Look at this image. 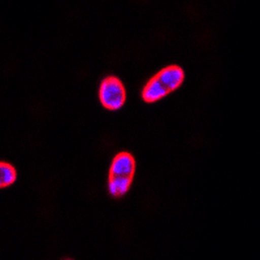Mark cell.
<instances>
[{"mask_svg":"<svg viewBox=\"0 0 260 260\" xmlns=\"http://www.w3.org/2000/svg\"><path fill=\"white\" fill-rule=\"evenodd\" d=\"M185 78V72L178 65H169L161 69L146 83L142 91V96L146 102L160 101L161 98L167 96L171 91L176 90Z\"/></svg>","mask_w":260,"mask_h":260,"instance_id":"obj_1","label":"cell"},{"mask_svg":"<svg viewBox=\"0 0 260 260\" xmlns=\"http://www.w3.org/2000/svg\"><path fill=\"white\" fill-rule=\"evenodd\" d=\"M99 99L108 110L115 111L121 108L126 101V91L121 81L115 76L104 78L99 87Z\"/></svg>","mask_w":260,"mask_h":260,"instance_id":"obj_2","label":"cell"},{"mask_svg":"<svg viewBox=\"0 0 260 260\" xmlns=\"http://www.w3.org/2000/svg\"><path fill=\"white\" fill-rule=\"evenodd\" d=\"M136 172V160L127 152H121L112 160L110 168V177L133 178Z\"/></svg>","mask_w":260,"mask_h":260,"instance_id":"obj_3","label":"cell"},{"mask_svg":"<svg viewBox=\"0 0 260 260\" xmlns=\"http://www.w3.org/2000/svg\"><path fill=\"white\" fill-rule=\"evenodd\" d=\"M133 182V178H117L110 177L108 178V190L110 194L113 197H121L129 190L130 185Z\"/></svg>","mask_w":260,"mask_h":260,"instance_id":"obj_4","label":"cell"},{"mask_svg":"<svg viewBox=\"0 0 260 260\" xmlns=\"http://www.w3.org/2000/svg\"><path fill=\"white\" fill-rule=\"evenodd\" d=\"M17 178V172L15 167L9 162L0 161V187H7L12 185Z\"/></svg>","mask_w":260,"mask_h":260,"instance_id":"obj_5","label":"cell"}]
</instances>
